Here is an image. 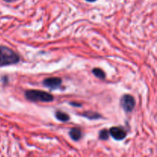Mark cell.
Segmentation results:
<instances>
[{
  "instance_id": "11",
  "label": "cell",
  "mask_w": 157,
  "mask_h": 157,
  "mask_svg": "<svg viewBox=\"0 0 157 157\" xmlns=\"http://www.w3.org/2000/svg\"><path fill=\"white\" fill-rule=\"evenodd\" d=\"M71 105H73V106H75V107H81V104H75V103H71Z\"/></svg>"
},
{
  "instance_id": "7",
  "label": "cell",
  "mask_w": 157,
  "mask_h": 157,
  "mask_svg": "<svg viewBox=\"0 0 157 157\" xmlns=\"http://www.w3.org/2000/svg\"><path fill=\"white\" fill-rule=\"evenodd\" d=\"M55 117H56V118L58 121H61V122H67L70 120V117L67 113H64L62 111H60V110L55 112Z\"/></svg>"
},
{
  "instance_id": "12",
  "label": "cell",
  "mask_w": 157,
  "mask_h": 157,
  "mask_svg": "<svg viewBox=\"0 0 157 157\" xmlns=\"http://www.w3.org/2000/svg\"><path fill=\"white\" fill-rule=\"evenodd\" d=\"M87 2H95L96 0H86Z\"/></svg>"
},
{
  "instance_id": "2",
  "label": "cell",
  "mask_w": 157,
  "mask_h": 157,
  "mask_svg": "<svg viewBox=\"0 0 157 157\" xmlns=\"http://www.w3.org/2000/svg\"><path fill=\"white\" fill-rule=\"evenodd\" d=\"M25 96L29 101L33 102H51L54 100V97L51 94L38 90H29L25 91Z\"/></svg>"
},
{
  "instance_id": "4",
  "label": "cell",
  "mask_w": 157,
  "mask_h": 157,
  "mask_svg": "<svg viewBox=\"0 0 157 157\" xmlns=\"http://www.w3.org/2000/svg\"><path fill=\"white\" fill-rule=\"evenodd\" d=\"M109 133L116 140H122L127 136V133L124 129L120 127H113L110 128Z\"/></svg>"
},
{
  "instance_id": "9",
  "label": "cell",
  "mask_w": 157,
  "mask_h": 157,
  "mask_svg": "<svg viewBox=\"0 0 157 157\" xmlns=\"http://www.w3.org/2000/svg\"><path fill=\"white\" fill-rule=\"evenodd\" d=\"M92 73H93L94 75L98 77V78H101V79H104L106 77V75L105 73H104V71L101 68H98V67L94 68L93 70H92Z\"/></svg>"
},
{
  "instance_id": "10",
  "label": "cell",
  "mask_w": 157,
  "mask_h": 157,
  "mask_svg": "<svg viewBox=\"0 0 157 157\" xmlns=\"http://www.w3.org/2000/svg\"><path fill=\"white\" fill-rule=\"evenodd\" d=\"M109 132L107 130H102L100 131L99 133V137L101 140H107V139L109 138Z\"/></svg>"
},
{
  "instance_id": "5",
  "label": "cell",
  "mask_w": 157,
  "mask_h": 157,
  "mask_svg": "<svg viewBox=\"0 0 157 157\" xmlns=\"http://www.w3.org/2000/svg\"><path fill=\"white\" fill-rule=\"evenodd\" d=\"M61 83H62V80L60 78H46L43 81V84L45 87H48L51 89H55L58 88L61 86Z\"/></svg>"
},
{
  "instance_id": "8",
  "label": "cell",
  "mask_w": 157,
  "mask_h": 157,
  "mask_svg": "<svg viewBox=\"0 0 157 157\" xmlns=\"http://www.w3.org/2000/svg\"><path fill=\"white\" fill-rule=\"evenodd\" d=\"M82 116L89 120H98L101 118V116L98 113L92 111H87L82 113Z\"/></svg>"
},
{
  "instance_id": "6",
  "label": "cell",
  "mask_w": 157,
  "mask_h": 157,
  "mask_svg": "<svg viewBox=\"0 0 157 157\" xmlns=\"http://www.w3.org/2000/svg\"><path fill=\"white\" fill-rule=\"evenodd\" d=\"M69 135H70L71 138L75 141L79 140L82 136L81 131L78 128H72L69 132Z\"/></svg>"
},
{
  "instance_id": "3",
  "label": "cell",
  "mask_w": 157,
  "mask_h": 157,
  "mask_svg": "<svg viewBox=\"0 0 157 157\" xmlns=\"http://www.w3.org/2000/svg\"><path fill=\"white\" fill-rule=\"evenodd\" d=\"M136 101L134 98L130 94H125L121 98V106L126 112H131L134 109Z\"/></svg>"
},
{
  "instance_id": "1",
  "label": "cell",
  "mask_w": 157,
  "mask_h": 157,
  "mask_svg": "<svg viewBox=\"0 0 157 157\" xmlns=\"http://www.w3.org/2000/svg\"><path fill=\"white\" fill-rule=\"evenodd\" d=\"M20 57L14 51L6 46L0 47V67L12 65L19 62Z\"/></svg>"
}]
</instances>
